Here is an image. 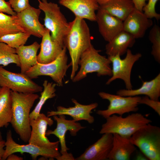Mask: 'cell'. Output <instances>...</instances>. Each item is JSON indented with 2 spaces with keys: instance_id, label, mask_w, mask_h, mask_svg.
I'll return each instance as SVG.
<instances>
[{
  "instance_id": "6da1fadb",
  "label": "cell",
  "mask_w": 160,
  "mask_h": 160,
  "mask_svg": "<svg viewBox=\"0 0 160 160\" xmlns=\"http://www.w3.org/2000/svg\"><path fill=\"white\" fill-rule=\"evenodd\" d=\"M70 27L64 40V46L69 51L72 66L71 79L72 80L79 68L82 54L92 45L89 27L84 19L75 17L69 22Z\"/></svg>"
},
{
  "instance_id": "7a4b0ae2",
  "label": "cell",
  "mask_w": 160,
  "mask_h": 160,
  "mask_svg": "<svg viewBox=\"0 0 160 160\" xmlns=\"http://www.w3.org/2000/svg\"><path fill=\"white\" fill-rule=\"evenodd\" d=\"M11 95L12 115L10 123L21 139L28 142L31 131L30 112L39 96L36 93H24L11 90Z\"/></svg>"
},
{
  "instance_id": "3957f363",
  "label": "cell",
  "mask_w": 160,
  "mask_h": 160,
  "mask_svg": "<svg viewBox=\"0 0 160 160\" xmlns=\"http://www.w3.org/2000/svg\"><path fill=\"white\" fill-rule=\"evenodd\" d=\"M106 119V122L102 126L100 134L116 133L128 139L139 129L152 122L151 120L139 113H133L125 117L113 114Z\"/></svg>"
},
{
  "instance_id": "277c9868",
  "label": "cell",
  "mask_w": 160,
  "mask_h": 160,
  "mask_svg": "<svg viewBox=\"0 0 160 160\" xmlns=\"http://www.w3.org/2000/svg\"><path fill=\"white\" fill-rule=\"evenodd\" d=\"M39 8L44 13V26L49 30L52 40L64 47V40L70 27L60 7L55 3L47 0H37Z\"/></svg>"
},
{
  "instance_id": "5b68a950",
  "label": "cell",
  "mask_w": 160,
  "mask_h": 160,
  "mask_svg": "<svg viewBox=\"0 0 160 160\" xmlns=\"http://www.w3.org/2000/svg\"><path fill=\"white\" fill-rule=\"evenodd\" d=\"M100 51L92 44L82 54L79 61L80 68L72 80L73 82L79 81L93 72L97 73L99 76H112L111 62L108 57L100 55Z\"/></svg>"
},
{
  "instance_id": "8992f818",
  "label": "cell",
  "mask_w": 160,
  "mask_h": 160,
  "mask_svg": "<svg viewBox=\"0 0 160 160\" xmlns=\"http://www.w3.org/2000/svg\"><path fill=\"white\" fill-rule=\"evenodd\" d=\"M129 140L149 160H160V128L150 123L142 127Z\"/></svg>"
},
{
  "instance_id": "52a82bcc",
  "label": "cell",
  "mask_w": 160,
  "mask_h": 160,
  "mask_svg": "<svg viewBox=\"0 0 160 160\" xmlns=\"http://www.w3.org/2000/svg\"><path fill=\"white\" fill-rule=\"evenodd\" d=\"M67 49L64 46L63 49L53 61L47 64L38 63L27 72L25 74L31 79L37 78L39 76H46L50 77L57 85H63V80L67 69L71 66L68 64Z\"/></svg>"
},
{
  "instance_id": "ba28073f",
  "label": "cell",
  "mask_w": 160,
  "mask_h": 160,
  "mask_svg": "<svg viewBox=\"0 0 160 160\" xmlns=\"http://www.w3.org/2000/svg\"><path fill=\"white\" fill-rule=\"evenodd\" d=\"M98 94L102 99L108 100L110 103L107 109L96 111L97 114L105 119L113 114L122 116L125 113L135 112L138 110L140 97L122 96L103 92Z\"/></svg>"
},
{
  "instance_id": "9c48e42d",
  "label": "cell",
  "mask_w": 160,
  "mask_h": 160,
  "mask_svg": "<svg viewBox=\"0 0 160 160\" xmlns=\"http://www.w3.org/2000/svg\"><path fill=\"white\" fill-rule=\"evenodd\" d=\"M126 53V56L123 59H121L119 54L108 56L112 64V75L106 82V84H110L116 79H120L124 81L127 89H132L131 81L132 69L134 63L142 55L139 53L133 54L129 49Z\"/></svg>"
},
{
  "instance_id": "30bf717a",
  "label": "cell",
  "mask_w": 160,
  "mask_h": 160,
  "mask_svg": "<svg viewBox=\"0 0 160 160\" xmlns=\"http://www.w3.org/2000/svg\"><path fill=\"white\" fill-rule=\"evenodd\" d=\"M5 149L2 160H6L10 155L19 152L23 154L26 153L30 154L32 159H36L40 156L45 158L56 159L61 154L58 151V148H46L39 147L29 143L26 145H21L16 143L12 136L11 130H8L6 135V140L5 143Z\"/></svg>"
},
{
  "instance_id": "8fae6325",
  "label": "cell",
  "mask_w": 160,
  "mask_h": 160,
  "mask_svg": "<svg viewBox=\"0 0 160 160\" xmlns=\"http://www.w3.org/2000/svg\"><path fill=\"white\" fill-rule=\"evenodd\" d=\"M0 87L13 91L24 93L41 92L43 87L36 84L25 73L9 71L0 65Z\"/></svg>"
},
{
  "instance_id": "7c38bea8",
  "label": "cell",
  "mask_w": 160,
  "mask_h": 160,
  "mask_svg": "<svg viewBox=\"0 0 160 160\" xmlns=\"http://www.w3.org/2000/svg\"><path fill=\"white\" fill-rule=\"evenodd\" d=\"M53 123L52 119L40 113L36 119L30 121L31 131L28 143L44 148H58L59 141L51 142L46 135L48 125L51 126Z\"/></svg>"
},
{
  "instance_id": "4fadbf2b",
  "label": "cell",
  "mask_w": 160,
  "mask_h": 160,
  "mask_svg": "<svg viewBox=\"0 0 160 160\" xmlns=\"http://www.w3.org/2000/svg\"><path fill=\"white\" fill-rule=\"evenodd\" d=\"M53 118L56 121L57 127L53 130H49L47 131L46 135H53L58 137L61 146V155L66 154L68 153L67 151L69 149L66 146L65 140L67 132L69 131L71 135L75 136L78 132L85 127L82 126L80 123L73 119H66L64 115H55L53 116Z\"/></svg>"
},
{
  "instance_id": "5bb4252c",
  "label": "cell",
  "mask_w": 160,
  "mask_h": 160,
  "mask_svg": "<svg viewBox=\"0 0 160 160\" xmlns=\"http://www.w3.org/2000/svg\"><path fill=\"white\" fill-rule=\"evenodd\" d=\"M41 10L30 6L29 7L17 13L19 23L24 31L31 35L41 38L46 28L39 21Z\"/></svg>"
},
{
  "instance_id": "9a60e30c",
  "label": "cell",
  "mask_w": 160,
  "mask_h": 160,
  "mask_svg": "<svg viewBox=\"0 0 160 160\" xmlns=\"http://www.w3.org/2000/svg\"><path fill=\"white\" fill-rule=\"evenodd\" d=\"M96 21L100 33L108 42L123 30V21L99 7L96 13Z\"/></svg>"
},
{
  "instance_id": "2e32d148",
  "label": "cell",
  "mask_w": 160,
  "mask_h": 160,
  "mask_svg": "<svg viewBox=\"0 0 160 160\" xmlns=\"http://www.w3.org/2000/svg\"><path fill=\"white\" fill-rule=\"evenodd\" d=\"M153 25L143 11L135 7L123 21V30L132 35L135 39L143 37L147 30Z\"/></svg>"
},
{
  "instance_id": "e0dca14e",
  "label": "cell",
  "mask_w": 160,
  "mask_h": 160,
  "mask_svg": "<svg viewBox=\"0 0 160 160\" xmlns=\"http://www.w3.org/2000/svg\"><path fill=\"white\" fill-rule=\"evenodd\" d=\"M72 101L74 104V106L67 108L61 106H58L57 111H48L47 116L49 117L55 115H68L71 116L73 120L77 122L84 120L89 124L93 123L95 119L90 115V113L92 110L97 107V103H95L84 105L79 103L74 99H72Z\"/></svg>"
},
{
  "instance_id": "ac0fdd59",
  "label": "cell",
  "mask_w": 160,
  "mask_h": 160,
  "mask_svg": "<svg viewBox=\"0 0 160 160\" xmlns=\"http://www.w3.org/2000/svg\"><path fill=\"white\" fill-rule=\"evenodd\" d=\"M101 137L93 144L89 146L77 160H105L113 145V135L111 133L103 134Z\"/></svg>"
},
{
  "instance_id": "d6986e66",
  "label": "cell",
  "mask_w": 160,
  "mask_h": 160,
  "mask_svg": "<svg viewBox=\"0 0 160 160\" xmlns=\"http://www.w3.org/2000/svg\"><path fill=\"white\" fill-rule=\"evenodd\" d=\"M59 3L71 10L75 17L96 21L95 12L99 7L96 0H59Z\"/></svg>"
},
{
  "instance_id": "ffe728a7",
  "label": "cell",
  "mask_w": 160,
  "mask_h": 160,
  "mask_svg": "<svg viewBox=\"0 0 160 160\" xmlns=\"http://www.w3.org/2000/svg\"><path fill=\"white\" fill-rule=\"evenodd\" d=\"M50 31L46 28L42 37L40 52L37 55L38 63L45 64L54 60L60 54L64 47L53 41Z\"/></svg>"
},
{
  "instance_id": "44dd1931",
  "label": "cell",
  "mask_w": 160,
  "mask_h": 160,
  "mask_svg": "<svg viewBox=\"0 0 160 160\" xmlns=\"http://www.w3.org/2000/svg\"><path fill=\"white\" fill-rule=\"evenodd\" d=\"M116 94L122 96H134L144 95L151 99L159 100L160 96V73L149 81H143L141 86L137 89H121Z\"/></svg>"
},
{
  "instance_id": "7402d4cb",
  "label": "cell",
  "mask_w": 160,
  "mask_h": 160,
  "mask_svg": "<svg viewBox=\"0 0 160 160\" xmlns=\"http://www.w3.org/2000/svg\"><path fill=\"white\" fill-rule=\"evenodd\" d=\"M113 135V145L108 155L109 160H129L136 150V146L127 139L116 133Z\"/></svg>"
},
{
  "instance_id": "603a6c76",
  "label": "cell",
  "mask_w": 160,
  "mask_h": 160,
  "mask_svg": "<svg viewBox=\"0 0 160 160\" xmlns=\"http://www.w3.org/2000/svg\"><path fill=\"white\" fill-rule=\"evenodd\" d=\"M135 39L130 34L123 30L106 44V53L108 56L117 54L122 55L133 46Z\"/></svg>"
},
{
  "instance_id": "cb8c5ba5",
  "label": "cell",
  "mask_w": 160,
  "mask_h": 160,
  "mask_svg": "<svg viewBox=\"0 0 160 160\" xmlns=\"http://www.w3.org/2000/svg\"><path fill=\"white\" fill-rule=\"evenodd\" d=\"M40 47V45L35 41L30 45H23L16 49L20 61L21 73H25L38 63L37 54Z\"/></svg>"
},
{
  "instance_id": "d4e9b609",
  "label": "cell",
  "mask_w": 160,
  "mask_h": 160,
  "mask_svg": "<svg viewBox=\"0 0 160 160\" xmlns=\"http://www.w3.org/2000/svg\"><path fill=\"white\" fill-rule=\"evenodd\" d=\"M99 7L122 21L135 7L132 0H111Z\"/></svg>"
},
{
  "instance_id": "484cf974",
  "label": "cell",
  "mask_w": 160,
  "mask_h": 160,
  "mask_svg": "<svg viewBox=\"0 0 160 160\" xmlns=\"http://www.w3.org/2000/svg\"><path fill=\"white\" fill-rule=\"evenodd\" d=\"M11 90L6 87L0 89V128L7 127L11 121L12 113Z\"/></svg>"
},
{
  "instance_id": "4316f807",
  "label": "cell",
  "mask_w": 160,
  "mask_h": 160,
  "mask_svg": "<svg viewBox=\"0 0 160 160\" xmlns=\"http://www.w3.org/2000/svg\"><path fill=\"white\" fill-rule=\"evenodd\" d=\"M44 90L41 93L39 100L33 111L30 113V120L35 119L39 116L41 109L46 101L49 99L56 96V83L48 82L47 80L44 81L43 84Z\"/></svg>"
},
{
  "instance_id": "83f0119b",
  "label": "cell",
  "mask_w": 160,
  "mask_h": 160,
  "mask_svg": "<svg viewBox=\"0 0 160 160\" xmlns=\"http://www.w3.org/2000/svg\"><path fill=\"white\" fill-rule=\"evenodd\" d=\"M20 32L25 31L20 25L16 15L0 13V38L7 34Z\"/></svg>"
},
{
  "instance_id": "f1b7e54d",
  "label": "cell",
  "mask_w": 160,
  "mask_h": 160,
  "mask_svg": "<svg viewBox=\"0 0 160 160\" xmlns=\"http://www.w3.org/2000/svg\"><path fill=\"white\" fill-rule=\"evenodd\" d=\"M10 63H14L20 67V63L16 49L12 47L4 42H0V65L4 66Z\"/></svg>"
},
{
  "instance_id": "f546056e",
  "label": "cell",
  "mask_w": 160,
  "mask_h": 160,
  "mask_svg": "<svg viewBox=\"0 0 160 160\" xmlns=\"http://www.w3.org/2000/svg\"><path fill=\"white\" fill-rule=\"evenodd\" d=\"M31 35L25 32H20L4 35L0 38V42L5 43L16 49L24 45Z\"/></svg>"
},
{
  "instance_id": "4dcf8cb0",
  "label": "cell",
  "mask_w": 160,
  "mask_h": 160,
  "mask_svg": "<svg viewBox=\"0 0 160 160\" xmlns=\"http://www.w3.org/2000/svg\"><path fill=\"white\" fill-rule=\"evenodd\" d=\"M148 38L152 43L151 54L156 61L160 63V28L155 24L150 30Z\"/></svg>"
},
{
  "instance_id": "1f68e13d",
  "label": "cell",
  "mask_w": 160,
  "mask_h": 160,
  "mask_svg": "<svg viewBox=\"0 0 160 160\" xmlns=\"http://www.w3.org/2000/svg\"><path fill=\"white\" fill-rule=\"evenodd\" d=\"M158 0H148L147 4L144 7L143 11L149 18H155L157 20L160 18V15L157 13L155 10L156 4Z\"/></svg>"
},
{
  "instance_id": "d6a6232c",
  "label": "cell",
  "mask_w": 160,
  "mask_h": 160,
  "mask_svg": "<svg viewBox=\"0 0 160 160\" xmlns=\"http://www.w3.org/2000/svg\"><path fill=\"white\" fill-rule=\"evenodd\" d=\"M9 2L14 11L17 13L22 12L31 6L29 0H9Z\"/></svg>"
},
{
  "instance_id": "836d02e7",
  "label": "cell",
  "mask_w": 160,
  "mask_h": 160,
  "mask_svg": "<svg viewBox=\"0 0 160 160\" xmlns=\"http://www.w3.org/2000/svg\"><path fill=\"white\" fill-rule=\"evenodd\" d=\"M139 104L146 105L152 108L158 115L160 116V102L145 96L141 97Z\"/></svg>"
},
{
  "instance_id": "e575fe53",
  "label": "cell",
  "mask_w": 160,
  "mask_h": 160,
  "mask_svg": "<svg viewBox=\"0 0 160 160\" xmlns=\"http://www.w3.org/2000/svg\"><path fill=\"white\" fill-rule=\"evenodd\" d=\"M0 13H7L12 16H16L17 13L14 11L8 2L0 0Z\"/></svg>"
},
{
  "instance_id": "d590c367",
  "label": "cell",
  "mask_w": 160,
  "mask_h": 160,
  "mask_svg": "<svg viewBox=\"0 0 160 160\" xmlns=\"http://www.w3.org/2000/svg\"><path fill=\"white\" fill-rule=\"evenodd\" d=\"M135 7L137 9L143 11V9L145 5L147 0H132Z\"/></svg>"
},
{
  "instance_id": "8d00e7d4",
  "label": "cell",
  "mask_w": 160,
  "mask_h": 160,
  "mask_svg": "<svg viewBox=\"0 0 160 160\" xmlns=\"http://www.w3.org/2000/svg\"><path fill=\"white\" fill-rule=\"evenodd\" d=\"M56 159L57 160H75V159L73 157L71 153H68L64 155H61Z\"/></svg>"
},
{
  "instance_id": "74e56055",
  "label": "cell",
  "mask_w": 160,
  "mask_h": 160,
  "mask_svg": "<svg viewBox=\"0 0 160 160\" xmlns=\"http://www.w3.org/2000/svg\"><path fill=\"white\" fill-rule=\"evenodd\" d=\"M5 141L3 140L0 141V160H2L4 152Z\"/></svg>"
},
{
  "instance_id": "f35d334b",
  "label": "cell",
  "mask_w": 160,
  "mask_h": 160,
  "mask_svg": "<svg viewBox=\"0 0 160 160\" xmlns=\"http://www.w3.org/2000/svg\"><path fill=\"white\" fill-rule=\"evenodd\" d=\"M6 160H23V158L21 157H20L14 153L12 154L9 155L7 157Z\"/></svg>"
},
{
  "instance_id": "ab89813d",
  "label": "cell",
  "mask_w": 160,
  "mask_h": 160,
  "mask_svg": "<svg viewBox=\"0 0 160 160\" xmlns=\"http://www.w3.org/2000/svg\"><path fill=\"white\" fill-rule=\"evenodd\" d=\"M136 160H148L147 157L143 154L140 153L137 155L136 157Z\"/></svg>"
},
{
  "instance_id": "60d3db41",
  "label": "cell",
  "mask_w": 160,
  "mask_h": 160,
  "mask_svg": "<svg viewBox=\"0 0 160 160\" xmlns=\"http://www.w3.org/2000/svg\"><path fill=\"white\" fill-rule=\"evenodd\" d=\"M99 5L106 3L111 0H96Z\"/></svg>"
},
{
  "instance_id": "b9f144b4",
  "label": "cell",
  "mask_w": 160,
  "mask_h": 160,
  "mask_svg": "<svg viewBox=\"0 0 160 160\" xmlns=\"http://www.w3.org/2000/svg\"><path fill=\"white\" fill-rule=\"evenodd\" d=\"M2 140H3V139L2 138L1 134V132L0 131V141H1Z\"/></svg>"
},
{
  "instance_id": "7bdbcfd3",
  "label": "cell",
  "mask_w": 160,
  "mask_h": 160,
  "mask_svg": "<svg viewBox=\"0 0 160 160\" xmlns=\"http://www.w3.org/2000/svg\"><path fill=\"white\" fill-rule=\"evenodd\" d=\"M1 88V87H0V89Z\"/></svg>"
}]
</instances>
